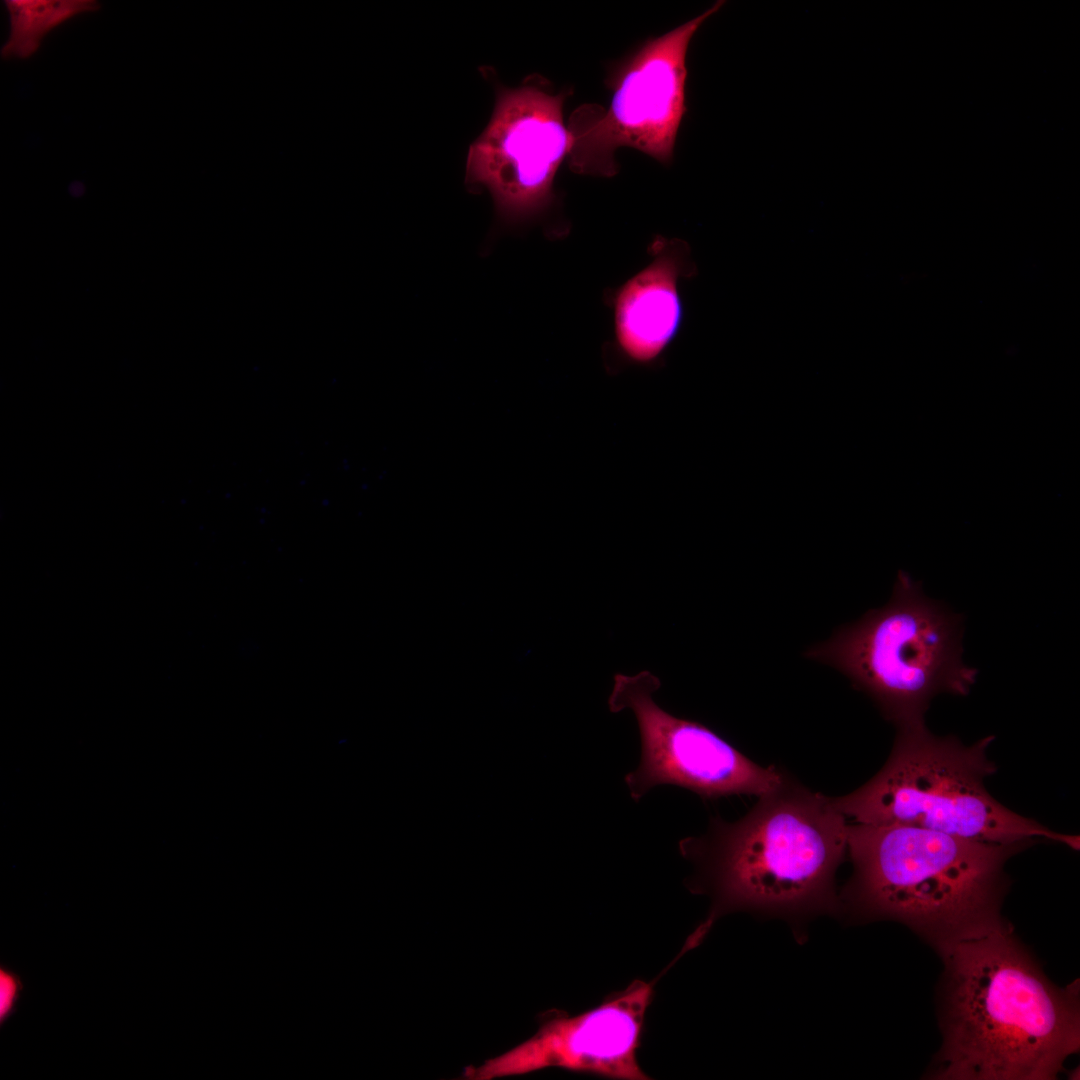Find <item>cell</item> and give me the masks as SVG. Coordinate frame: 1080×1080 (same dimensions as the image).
I'll return each instance as SVG.
<instances>
[{
  "label": "cell",
  "mask_w": 1080,
  "mask_h": 1080,
  "mask_svg": "<svg viewBox=\"0 0 1080 1080\" xmlns=\"http://www.w3.org/2000/svg\"><path fill=\"white\" fill-rule=\"evenodd\" d=\"M847 828L832 797L785 772L743 817H713L704 834L683 838L679 851L693 866L687 888L708 896L711 906L682 953L733 912L783 919L800 943L810 920L839 916L835 877L847 853Z\"/></svg>",
  "instance_id": "1"
},
{
  "label": "cell",
  "mask_w": 1080,
  "mask_h": 1080,
  "mask_svg": "<svg viewBox=\"0 0 1080 1080\" xmlns=\"http://www.w3.org/2000/svg\"><path fill=\"white\" fill-rule=\"evenodd\" d=\"M653 993L654 982L635 980L577 1015L549 1011L529 1039L477 1067H467L464 1077L491 1080L561 1068L612 1079L647 1080L650 1077L640 1067L637 1054Z\"/></svg>",
  "instance_id": "9"
},
{
  "label": "cell",
  "mask_w": 1080,
  "mask_h": 1080,
  "mask_svg": "<svg viewBox=\"0 0 1080 1080\" xmlns=\"http://www.w3.org/2000/svg\"><path fill=\"white\" fill-rule=\"evenodd\" d=\"M1035 840L989 843L899 825L848 821L853 870L839 892L847 922L894 920L938 951L1003 921L1007 860Z\"/></svg>",
  "instance_id": "3"
},
{
  "label": "cell",
  "mask_w": 1080,
  "mask_h": 1080,
  "mask_svg": "<svg viewBox=\"0 0 1080 1080\" xmlns=\"http://www.w3.org/2000/svg\"><path fill=\"white\" fill-rule=\"evenodd\" d=\"M939 954L943 1045L933 1078L1055 1079L1079 1049L1078 981L1055 986L1004 920Z\"/></svg>",
  "instance_id": "2"
},
{
  "label": "cell",
  "mask_w": 1080,
  "mask_h": 1080,
  "mask_svg": "<svg viewBox=\"0 0 1080 1080\" xmlns=\"http://www.w3.org/2000/svg\"><path fill=\"white\" fill-rule=\"evenodd\" d=\"M716 2L699 16L646 40L610 72L612 98L607 109L577 108L567 124L572 137L569 166L577 174L611 177L618 172L615 152L636 149L669 164L686 112V56L700 26L723 5Z\"/></svg>",
  "instance_id": "6"
},
{
  "label": "cell",
  "mask_w": 1080,
  "mask_h": 1080,
  "mask_svg": "<svg viewBox=\"0 0 1080 1080\" xmlns=\"http://www.w3.org/2000/svg\"><path fill=\"white\" fill-rule=\"evenodd\" d=\"M613 679L609 710H631L640 736L639 764L624 778L634 801L660 785L716 799L758 797L781 783L785 771L757 764L705 725L662 709L653 699L661 682L650 671L632 676L617 673Z\"/></svg>",
  "instance_id": "8"
},
{
  "label": "cell",
  "mask_w": 1080,
  "mask_h": 1080,
  "mask_svg": "<svg viewBox=\"0 0 1080 1080\" xmlns=\"http://www.w3.org/2000/svg\"><path fill=\"white\" fill-rule=\"evenodd\" d=\"M961 621L900 571L885 606L840 628L805 656L845 675L897 729L917 726L925 724L934 696H964L975 683L977 670L962 661Z\"/></svg>",
  "instance_id": "5"
},
{
  "label": "cell",
  "mask_w": 1080,
  "mask_h": 1080,
  "mask_svg": "<svg viewBox=\"0 0 1080 1080\" xmlns=\"http://www.w3.org/2000/svg\"><path fill=\"white\" fill-rule=\"evenodd\" d=\"M10 33L1 48L2 58L31 57L44 37L67 20L99 9L94 0H7Z\"/></svg>",
  "instance_id": "11"
},
{
  "label": "cell",
  "mask_w": 1080,
  "mask_h": 1080,
  "mask_svg": "<svg viewBox=\"0 0 1080 1080\" xmlns=\"http://www.w3.org/2000/svg\"><path fill=\"white\" fill-rule=\"evenodd\" d=\"M23 989L20 978L12 971L0 969V1022L3 1024L15 1011Z\"/></svg>",
  "instance_id": "12"
},
{
  "label": "cell",
  "mask_w": 1080,
  "mask_h": 1080,
  "mask_svg": "<svg viewBox=\"0 0 1080 1080\" xmlns=\"http://www.w3.org/2000/svg\"><path fill=\"white\" fill-rule=\"evenodd\" d=\"M994 736L964 745L925 724L897 729L879 772L849 794L832 797L853 823L912 826L989 843L1042 837L1078 849V838L1051 831L995 800L985 778L997 771L987 749Z\"/></svg>",
  "instance_id": "4"
},
{
  "label": "cell",
  "mask_w": 1080,
  "mask_h": 1080,
  "mask_svg": "<svg viewBox=\"0 0 1080 1080\" xmlns=\"http://www.w3.org/2000/svg\"><path fill=\"white\" fill-rule=\"evenodd\" d=\"M491 68L480 67V72L494 88V107L469 147L465 185L470 192L490 193L499 222L520 225L542 216L553 204L554 179L572 146L563 117L571 91L555 93L551 83L537 74L509 88Z\"/></svg>",
  "instance_id": "7"
},
{
  "label": "cell",
  "mask_w": 1080,
  "mask_h": 1080,
  "mask_svg": "<svg viewBox=\"0 0 1080 1080\" xmlns=\"http://www.w3.org/2000/svg\"><path fill=\"white\" fill-rule=\"evenodd\" d=\"M652 247L654 259L619 289L615 299L617 341L639 363L657 358L677 334L682 320L678 279L695 273L683 240L656 238Z\"/></svg>",
  "instance_id": "10"
}]
</instances>
